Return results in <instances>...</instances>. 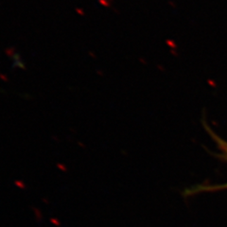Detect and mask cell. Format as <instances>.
<instances>
[{"mask_svg": "<svg viewBox=\"0 0 227 227\" xmlns=\"http://www.w3.org/2000/svg\"><path fill=\"white\" fill-rule=\"evenodd\" d=\"M210 132V134L213 136V139L215 140L217 145H218V147L220 148V150L222 151V153L224 154L225 158L227 159V142L223 140V139L220 138V136L215 134L213 132Z\"/></svg>", "mask_w": 227, "mask_h": 227, "instance_id": "1", "label": "cell"}]
</instances>
